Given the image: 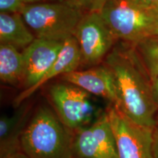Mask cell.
<instances>
[{
	"mask_svg": "<svg viewBox=\"0 0 158 158\" xmlns=\"http://www.w3.org/2000/svg\"><path fill=\"white\" fill-rule=\"evenodd\" d=\"M135 45L151 81L158 78V37H149Z\"/></svg>",
	"mask_w": 158,
	"mask_h": 158,
	"instance_id": "cell-16",
	"label": "cell"
},
{
	"mask_svg": "<svg viewBox=\"0 0 158 158\" xmlns=\"http://www.w3.org/2000/svg\"><path fill=\"white\" fill-rule=\"evenodd\" d=\"M99 12L116 39L135 45L158 31L149 9L130 0H107Z\"/></svg>",
	"mask_w": 158,
	"mask_h": 158,
	"instance_id": "cell-4",
	"label": "cell"
},
{
	"mask_svg": "<svg viewBox=\"0 0 158 158\" xmlns=\"http://www.w3.org/2000/svg\"><path fill=\"white\" fill-rule=\"evenodd\" d=\"M36 37L31 32L21 13H0V43L23 49Z\"/></svg>",
	"mask_w": 158,
	"mask_h": 158,
	"instance_id": "cell-12",
	"label": "cell"
},
{
	"mask_svg": "<svg viewBox=\"0 0 158 158\" xmlns=\"http://www.w3.org/2000/svg\"><path fill=\"white\" fill-rule=\"evenodd\" d=\"M152 86L154 98L158 106V78L152 80Z\"/></svg>",
	"mask_w": 158,
	"mask_h": 158,
	"instance_id": "cell-22",
	"label": "cell"
},
{
	"mask_svg": "<svg viewBox=\"0 0 158 158\" xmlns=\"http://www.w3.org/2000/svg\"><path fill=\"white\" fill-rule=\"evenodd\" d=\"M154 37H158V31H157V32H156V34L155 35V36Z\"/></svg>",
	"mask_w": 158,
	"mask_h": 158,
	"instance_id": "cell-25",
	"label": "cell"
},
{
	"mask_svg": "<svg viewBox=\"0 0 158 158\" xmlns=\"http://www.w3.org/2000/svg\"><path fill=\"white\" fill-rule=\"evenodd\" d=\"M73 132L47 106L37 108L21 138V150L29 158H74Z\"/></svg>",
	"mask_w": 158,
	"mask_h": 158,
	"instance_id": "cell-2",
	"label": "cell"
},
{
	"mask_svg": "<svg viewBox=\"0 0 158 158\" xmlns=\"http://www.w3.org/2000/svg\"><path fill=\"white\" fill-rule=\"evenodd\" d=\"M49 95L54 110L65 126L74 132L84 127L92 112L89 93L70 83L52 85Z\"/></svg>",
	"mask_w": 158,
	"mask_h": 158,
	"instance_id": "cell-7",
	"label": "cell"
},
{
	"mask_svg": "<svg viewBox=\"0 0 158 158\" xmlns=\"http://www.w3.org/2000/svg\"><path fill=\"white\" fill-rule=\"evenodd\" d=\"M64 42L36 37L23 49L24 73L22 84L25 89L34 86L54 64L62 51Z\"/></svg>",
	"mask_w": 158,
	"mask_h": 158,
	"instance_id": "cell-8",
	"label": "cell"
},
{
	"mask_svg": "<svg viewBox=\"0 0 158 158\" xmlns=\"http://www.w3.org/2000/svg\"><path fill=\"white\" fill-rule=\"evenodd\" d=\"M24 60L23 53L9 44H0V79L3 83L17 85L23 82Z\"/></svg>",
	"mask_w": 158,
	"mask_h": 158,
	"instance_id": "cell-13",
	"label": "cell"
},
{
	"mask_svg": "<svg viewBox=\"0 0 158 158\" xmlns=\"http://www.w3.org/2000/svg\"><path fill=\"white\" fill-rule=\"evenodd\" d=\"M81 64V55L79 49L78 43L75 37H70L64 42L63 48L58 58L50 69L34 86L25 89L14 99L13 104L18 108L31 95L38 90L41 86L55 77L69 73L76 70Z\"/></svg>",
	"mask_w": 158,
	"mask_h": 158,
	"instance_id": "cell-10",
	"label": "cell"
},
{
	"mask_svg": "<svg viewBox=\"0 0 158 158\" xmlns=\"http://www.w3.org/2000/svg\"><path fill=\"white\" fill-rule=\"evenodd\" d=\"M75 37L81 55V64L95 65L107 55L115 37L99 11L87 12L77 27Z\"/></svg>",
	"mask_w": 158,
	"mask_h": 158,
	"instance_id": "cell-6",
	"label": "cell"
},
{
	"mask_svg": "<svg viewBox=\"0 0 158 158\" xmlns=\"http://www.w3.org/2000/svg\"><path fill=\"white\" fill-rule=\"evenodd\" d=\"M107 0H74L76 4L82 9H85L88 12L100 11Z\"/></svg>",
	"mask_w": 158,
	"mask_h": 158,
	"instance_id": "cell-18",
	"label": "cell"
},
{
	"mask_svg": "<svg viewBox=\"0 0 158 158\" xmlns=\"http://www.w3.org/2000/svg\"><path fill=\"white\" fill-rule=\"evenodd\" d=\"M21 14L37 38L63 42L75 36L84 15L73 0L27 4Z\"/></svg>",
	"mask_w": 158,
	"mask_h": 158,
	"instance_id": "cell-3",
	"label": "cell"
},
{
	"mask_svg": "<svg viewBox=\"0 0 158 158\" xmlns=\"http://www.w3.org/2000/svg\"><path fill=\"white\" fill-rule=\"evenodd\" d=\"M133 48L118 45L106 56V65L113 73L117 89L116 107L126 117L143 127L154 128L158 106L151 78Z\"/></svg>",
	"mask_w": 158,
	"mask_h": 158,
	"instance_id": "cell-1",
	"label": "cell"
},
{
	"mask_svg": "<svg viewBox=\"0 0 158 158\" xmlns=\"http://www.w3.org/2000/svg\"><path fill=\"white\" fill-rule=\"evenodd\" d=\"M154 156L155 158H158V118L155 127L154 128Z\"/></svg>",
	"mask_w": 158,
	"mask_h": 158,
	"instance_id": "cell-20",
	"label": "cell"
},
{
	"mask_svg": "<svg viewBox=\"0 0 158 158\" xmlns=\"http://www.w3.org/2000/svg\"><path fill=\"white\" fill-rule=\"evenodd\" d=\"M73 154L74 158H105L90 125L84 126L73 132Z\"/></svg>",
	"mask_w": 158,
	"mask_h": 158,
	"instance_id": "cell-15",
	"label": "cell"
},
{
	"mask_svg": "<svg viewBox=\"0 0 158 158\" xmlns=\"http://www.w3.org/2000/svg\"><path fill=\"white\" fill-rule=\"evenodd\" d=\"M66 82L81 88L89 94L100 96L116 106L118 102L117 89L112 71L106 65L89 69L74 70L64 75Z\"/></svg>",
	"mask_w": 158,
	"mask_h": 158,
	"instance_id": "cell-9",
	"label": "cell"
},
{
	"mask_svg": "<svg viewBox=\"0 0 158 158\" xmlns=\"http://www.w3.org/2000/svg\"><path fill=\"white\" fill-rule=\"evenodd\" d=\"M90 127L104 157L118 158L115 136L106 111L100 114Z\"/></svg>",
	"mask_w": 158,
	"mask_h": 158,
	"instance_id": "cell-14",
	"label": "cell"
},
{
	"mask_svg": "<svg viewBox=\"0 0 158 158\" xmlns=\"http://www.w3.org/2000/svg\"><path fill=\"white\" fill-rule=\"evenodd\" d=\"M149 10L152 15L153 16L154 19L155 20L156 23H157V24L158 26V2L157 4H155V5L152 6V7L149 8Z\"/></svg>",
	"mask_w": 158,
	"mask_h": 158,
	"instance_id": "cell-23",
	"label": "cell"
},
{
	"mask_svg": "<svg viewBox=\"0 0 158 158\" xmlns=\"http://www.w3.org/2000/svg\"><path fill=\"white\" fill-rule=\"evenodd\" d=\"M106 113L115 136L118 158H155L154 129L132 122L113 104Z\"/></svg>",
	"mask_w": 158,
	"mask_h": 158,
	"instance_id": "cell-5",
	"label": "cell"
},
{
	"mask_svg": "<svg viewBox=\"0 0 158 158\" xmlns=\"http://www.w3.org/2000/svg\"><path fill=\"white\" fill-rule=\"evenodd\" d=\"M0 158H29L27 157V155L23 152L22 150H20V151L15 152L9 154V155L4 156Z\"/></svg>",
	"mask_w": 158,
	"mask_h": 158,
	"instance_id": "cell-21",
	"label": "cell"
},
{
	"mask_svg": "<svg viewBox=\"0 0 158 158\" xmlns=\"http://www.w3.org/2000/svg\"><path fill=\"white\" fill-rule=\"evenodd\" d=\"M130 1L146 9L150 8L158 2V0H130Z\"/></svg>",
	"mask_w": 158,
	"mask_h": 158,
	"instance_id": "cell-19",
	"label": "cell"
},
{
	"mask_svg": "<svg viewBox=\"0 0 158 158\" xmlns=\"http://www.w3.org/2000/svg\"><path fill=\"white\" fill-rule=\"evenodd\" d=\"M12 116L0 118V157L21 150V138L27 123L28 106H20Z\"/></svg>",
	"mask_w": 158,
	"mask_h": 158,
	"instance_id": "cell-11",
	"label": "cell"
},
{
	"mask_svg": "<svg viewBox=\"0 0 158 158\" xmlns=\"http://www.w3.org/2000/svg\"><path fill=\"white\" fill-rule=\"evenodd\" d=\"M27 5L25 0H0V13H21Z\"/></svg>",
	"mask_w": 158,
	"mask_h": 158,
	"instance_id": "cell-17",
	"label": "cell"
},
{
	"mask_svg": "<svg viewBox=\"0 0 158 158\" xmlns=\"http://www.w3.org/2000/svg\"><path fill=\"white\" fill-rule=\"evenodd\" d=\"M63 1H69V0H25V2L27 4L37 3V2H63Z\"/></svg>",
	"mask_w": 158,
	"mask_h": 158,
	"instance_id": "cell-24",
	"label": "cell"
}]
</instances>
